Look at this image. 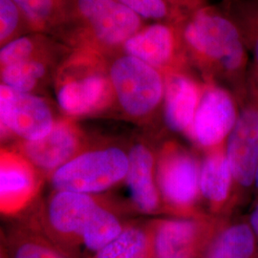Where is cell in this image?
<instances>
[{"label":"cell","mask_w":258,"mask_h":258,"mask_svg":"<svg viewBox=\"0 0 258 258\" xmlns=\"http://www.w3.org/2000/svg\"><path fill=\"white\" fill-rule=\"evenodd\" d=\"M184 56L205 77L230 84L249 97V57L235 21L224 7L207 5L178 22Z\"/></svg>","instance_id":"obj_1"},{"label":"cell","mask_w":258,"mask_h":258,"mask_svg":"<svg viewBox=\"0 0 258 258\" xmlns=\"http://www.w3.org/2000/svg\"><path fill=\"white\" fill-rule=\"evenodd\" d=\"M23 213L71 258H92L124 227L93 195L54 191Z\"/></svg>","instance_id":"obj_2"},{"label":"cell","mask_w":258,"mask_h":258,"mask_svg":"<svg viewBox=\"0 0 258 258\" xmlns=\"http://www.w3.org/2000/svg\"><path fill=\"white\" fill-rule=\"evenodd\" d=\"M107 76L116 101L132 119H147L164 102L165 74L121 50L112 58Z\"/></svg>","instance_id":"obj_3"},{"label":"cell","mask_w":258,"mask_h":258,"mask_svg":"<svg viewBox=\"0 0 258 258\" xmlns=\"http://www.w3.org/2000/svg\"><path fill=\"white\" fill-rule=\"evenodd\" d=\"M128 154L118 148L93 149L78 153L50 176L54 191L101 194L124 180Z\"/></svg>","instance_id":"obj_4"},{"label":"cell","mask_w":258,"mask_h":258,"mask_svg":"<svg viewBox=\"0 0 258 258\" xmlns=\"http://www.w3.org/2000/svg\"><path fill=\"white\" fill-rule=\"evenodd\" d=\"M178 22L155 21L145 24L125 41L121 51L164 74L184 71L187 66Z\"/></svg>","instance_id":"obj_5"},{"label":"cell","mask_w":258,"mask_h":258,"mask_svg":"<svg viewBox=\"0 0 258 258\" xmlns=\"http://www.w3.org/2000/svg\"><path fill=\"white\" fill-rule=\"evenodd\" d=\"M76 8L93 39L103 48L121 50L146 24L118 0H76Z\"/></svg>","instance_id":"obj_6"},{"label":"cell","mask_w":258,"mask_h":258,"mask_svg":"<svg viewBox=\"0 0 258 258\" xmlns=\"http://www.w3.org/2000/svg\"><path fill=\"white\" fill-rule=\"evenodd\" d=\"M0 122L13 138L25 142L44 136L55 120L42 98L0 83Z\"/></svg>","instance_id":"obj_7"},{"label":"cell","mask_w":258,"mask_h":258,"mask_svg":"<svg viewBox=\"0 0 258 258\" xmlns=\"http://www.w3.org/2000/svg\"><path fill=\"white\" fill-rule=\"evenodd\" d=\"M238 114L233 93L225 86L211 83L202 91L190 132L202 147L217 146L229 136Z\"/></svg>","instance_id":"obj_8"},{"label":"cell","mask_w":258,"mask_h":258,"mask_svg":"<svg viewBox=\"0 0 258 258\" xmlns=\"http://www.w3.org/2000/svg\"><path fill=\"white\" fill-rule=\"evenodd\" d=\"M79 130L68 120H55L50 131L34 141L18 142L16 152L23 157L41 178H49L81 152Z\"/></svg>","instance_id":"obj_9"},{"label":"cell","mask_w":258,"mask_h":258,"mask_svg":"<svg viewBox=\"0 0 258 258\" xmlns=\"http://www.w3.org/2000/svg\"><path fill=\"white\" fill-rule=\"evenodd\" d=\"M226 156L236 184L249 187L258 166V97L249 95L228 136Z\"/></svg>","instance_id":"obj_10"},{"label":"cell","mask_w":258,"mask_h":258,"mask_svg":"<svg viewBox=\"0 0 258 258\" xmlns=\"http://www.w3.org/2000/svg\"><path fill=\"white\" fill-rule=\"evenodd\" d=\"M41 177L15 150H0V215L25 211L37 198Z\"/></svg>","instance_id":"obj_11"},{"label":"cell","mask_w":258,"mask_h":258,"mask_svg":"<svg viewBox=\"0 0 258 258\" xmlns=\"http://www.w3.org/2000/svg\"><path fill=\"white\" fill-rule=\"evenodd\" d=\"M214 236L186 219L162 221L151 231L156 258H204Z\"/></svg>","instance_id":"obj_12"},{"label":"cell","mask_w":258,"mask_h":258,"mask_svg":"<svg viewBox=\"0 0 258 258\" xmlns=\"http://www.w3.org/2000/svg\"><path fill=\"white\" fill-rule=\"evenodd\" d=\"M113 96L108 76L92 72L67 79L60 83L56 101L68 116L82 117L105 107Z\"/></svg>","instance_id":"obj_13"},{"label":"cell","mask_w":258,"mask_h":258,"mask_svg":"<svg viewBox=\"0 0 258 258\" xmlns=\"http://www.w3.org/2000/svg\"><path fill=\"white\" fill-rule=\"evenodd\" d=\"M159 186L166 200L176 207L194 202L199 189V169L194 158L182 151H170L161 160Z\"/></svg>","instance_id":"obj_14"},{"label":"cell","mask_w":258,"mask_h":258,"mask_svg":"<svg viewBox=\"0 0 258 258\" xmlns=\"http://www.w3.org/2000/svg\"><path fill=\"white\" fill-rule=\"evenodd\" d=\"M9 258H71L20 212L0 216Z\"/></svg>","instance_id":"obj_15"},{"label":"cell","mask_w":258,"mask_h":258,"mask_svg":"<svg viewBox=\"0 0 258 258\" xmlns=\"http://www.w3.org/2000/svg\"><path fill=\"white\" fill-rule=\"evenodd\" d=\"M164 114L166 124L175 132L190 131L202 91L184 71L165 75Z\"/></svg>","instance_id":"obj_16"},{"label":"cell","mask_w":258,"mask_h":258,"mask_svg":"<svg viewBox=\"0 0 258 258\" xmlns=\"http://www.w3.org/2000/svg\"><path fill=\"white\" fill-rule=\"evenodd\" d=\"M124 180L133 203L141 212L156 211L159 194L154 181V159L145 146L137 145L131 148Z\"/></svg>","instance_id":"obj_17"},{"label":"cell","mask_w":258,"mask_h":258,"mask_svg":"<svg viewBox=\"0 0 258 258\" xmlns=\"http://www.w3.org/2000/svg\"><path fill=\"white\" fill-rule=\"evenodd\" d=\"M221 6L241 31L249 53V95L258 97V0H237Z\"/></svg>","instance_id":"obj_18"},{"label":"cell","mask_w":258,"mask_h":258,"mask_svg":"<svg viewBox=\"0 0 258 258\" xmlns=\"http://www.w3.org/2000/svg\"><path fill=\"white\" fill-rule=\"evenodd\" d=\"M257 245L249 224L236 223L214 236L204 258H258Z\"/></svg>","instance_id":"obj_19"},{"label":"cell","mask_w":258,"mask_h":258,"mask_svg":"<svg viewBox=\"0 0 258 258\" xmlns=\"http://www.w3.org/2000/svg\"><path fill=\"white\" fill-rule=\"evenodd\" d=\"M232 173L226 153L216 152L207 157L199 169V189L213 205L224 203L231 192Z\"/></svg>","instance_id":"obj_20"},{"label":"cell","mask_w":258,"mask_h":258,"mask_svg":"<svg viewBox=\"0 0 258 258\" xmlns=\"http://www.w3.org/2000/svg\"><path fill=\"white\" fill-rule=\"evenodd\" d=\"M92 258H156L151 232L135 227H124L119 236Z\"/></svg>","instance_id":"obj_21"},{"label":"cell","mask_w":258,"mask_h":258,"mask_svg":"<svg viewBox=\"0 0 258 258\" xmlns=\"http://www.w3.org/2000/svg\"><path fill=\"white\" fill-rule=\"evenodd\" d=\"M46 72L45 66L37 60L27 59L3 66L0 71L1 83L21 92L32 93Z\"/></svg>","instance_id":"obj_22"},{"label":"cell","mask_w":258,"mask_h":258,"mask_svg":"<svg viewBox=\"0 0 258 258\" xmlns=\"http://www.w3.org/2000/svg\"><path fill=\"white\" fill-rule=\"evenodd\" d=\"M145 21L177 22L184 16L171 8L165 0H118Z\"/></svg>","instance_id":"obj_23"},{"label":"cell","mask_w":258,"mask_h":258,"mask_svg":"<svg viewBox=\"0 0 258 258\" xmlns=\"http://www.w3.org/2000/svg\"><path fill=\"white\" fill-rule=\"evenodd\" d=\"M34 44L28 37H19L0 48V65L7 66L29 59Z\"/></svg>","instance_id":"obj_24"},{"label":"cell","mask_w":258,"mask_h":258,"mask_svg":"<svg viewBox=\"0 0 258 258\" xmlns=\"http://www.w3.org/2000/svg\"><path fill=\"white\" fill-rule=\"evenodd\" d=\"M18 9L34 22H44L54 9V0H12Z\"/></svg>","instance_id":"obj_25"},{"label":"cell","mask_w":258,"mask_h":258,"mask_svg":"<svg viewBox=\"0 0 258 258\" xmlns=\"http://www.w3.org/2000/svg\"><path fill=\"white\" fill-rule=\"evenodd\" d=\"M19 11L12 0H0V42L9 37L18 27Z\"/></svg>","instance_id":"obj_26"},{"label":"cell","mask_w":258,"mask_h":258,"mask_svg":"<svg viewBox=\"0 0 258 258\" xmlns=\"http://www.w3.org/2000/svg\"><path fill=\"white\" fill-rule=\"evenodd\" d=\"M166 3L180 15L185 16L209 4L208 0H165Z\"/></svg>","instance_id":"obj_27"},{"label":"cell","mask_w":258,"mask_h":258,"mask_svg":"<svg viewBox=\"0 0 258 258\" xmlns=\"http://www.w3.org/2000/svg\"><path fill=\"white\" fill-rule=\"evenodd\" d=\"M0 258H9L5 233L0 223Z\"/></svg>","instance_id":"obj_28"},{"label":"cell","mask_w":258,"mask_h":258,"mask_svg":"<svg viewBox=\"0 0 258 258\" xmlns=\"http://www.w3.org/2000/svg\"><path fill=\"white\" fill-rule=\"evenodd\" d=\"M249 226L251 227L252 231L254 232L258 242V204L256 205V207L254 208V210L251 212V214H250Z\"/></svg>","instance_id":"obj_29"},{"label":"cell","mask_w":258,"mask_h":258,"mask_svg":"<svg viewBox=\"0 0 258 258\" xmlns=\"http://www.w3.org/2000/svg\"><path fill=\"white\" fill-rule=\"evenodd\" d=\"M254 184H255V188H256V190H257L258 192V166L256 167V171H255V175H254Z\"/></svg>","instance_id":"obj_30"},{"label":"cell","mask_w":258,"mask_h":258,"mask_svg":"<svg viewBox=\"0 0 258 258\" xmlns=\"http://www.w3.org/2000/svg\"><path fill=\"white\" fill-rule=\"evenodd\" d=\"M221 2V5H227V4H230L231 2H234V1H237V0H219Z\"/></svg>","instance_id":"obj_31"}]
</instances>
